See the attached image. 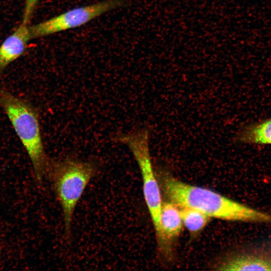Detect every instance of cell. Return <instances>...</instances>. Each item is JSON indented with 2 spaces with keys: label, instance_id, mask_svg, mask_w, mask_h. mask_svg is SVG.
Returning a JSON list of instances; mask_svg holds the SVG:
<instances>
[{
  "label": "cell",
  "instance_id": "8fae6325",
  "mask_svg": "<svg viewBox=\"0 0 271 271\" xmlns=\"http://www.w3.org/2000/svg\"><path fill=\"white\" fill-rule=\"evenodd\" d=\"M39 0H25L22 23L29 25L32 18Z\"/></svg>",
  "mask_w": 271,
  "mask_h": 271
},
{
  "label": "cell",
  "instance_id": "277c9868",
  "mask_svg": "<svg viewBox=\"0 0 271 271\" xmlns=\"http://www.w3.org/2000/svg\"><path fill=\"white\" fill-rule=\"evenodd\" d=\"M150 130L143 128L127 133L117 135V142L126 145L132 153L140 169L143 191L155 231L158 228L163 204L161 190L151 157Z\"/></svg>",
  "mask_w": 271,
  "mask_h": 271
},
{
  "label": "cell",
  "instance_id": "7a4b0ae2",
  "mask_svg": "<svg viewBox=\"0 0 271 271\" xmlns=\"http://www.w3.org/2000/svg\"><path fill=\"white\" fill-rule=\"evenodd\" d=\"M98 167L96 163L67 158L51 159L46 177L52 183L53 188L62 211L64 233L71 235L75 208L87 186L96 175Z\"/></svg>",
  "mask_w": 271,
  "mask_h": 271
},
{
  "label": "cell",
  "instance_id": "9c48e42d",
  "mask_svg": "<svg viewBox=\"0 0 271 271\" xmlns=\"http://www.w3.org/2000/svg\"><path fill=\"white\" fill-rule=\"evenodd\" d=\"M235 139L241 144L271 145V117L245 125Z\"/></svg>",
  "mask_w": 271,
  "mask_h": 271
},
{
  "label": "cell",
  "instance_id": "ba28073f",
  "mask_svg": "<svg viewBox=\"0 0 271 271\" xmlns=\"http://www.w3.org/2000/svg\"><path fill=\"white\" fill-rule=\"evenodd\" d=\"M218 270H271V255L261 252H240L219 263Z\"/></svg>",
  "mask_w": 271,
  "mask_h": 271
},
{
  "label": "cell",
  "instance_id": "7c38bea8",
  "mask_svg": "<svg viewBox=\"0 0 271 271\" xmlns=\"http://www.w3.org/2000/svg\"><path fill=\"white\" fill-rule=\"evenodd\" d=\"M1 252H2V248L1 247H0V255L1 254Z\"/></svg>",
  "mask_w": 271,
  "mask_h": 271
},
{
  "label": "cell",
  "instance_id": "8992f818",
  "mask_svg": "<svg viewBox=\"0 0 271 271\" xmlns=\"http://www.w3.org/2000/svg\"><path fill=\"white\" fill-rule=\"evenodd\" d=\"M183 223L179 207L170 202H163L159 224L155 231L160 252L168 254L172 251V243L180 235Z\"/></svg>",
  "mask_w": 271,
  "mask_h": 271
},
{
  "label": "cell",
  "instance_id": "6da1fadb",
  "mask_svg": "<svg viewBox=\"0 0 271 271\" xmlns=\"http://www.w3.org/2000/svg\"><path fill=\"white\" fill-rule=\"evenodd\" d=\"M158 179L167 201L179 207L199 210L210 218L227 221L268 222L271 215L254 209L206 188L184 182L160 170Z\"/></svg>",
  "mask_w": 271,
  "mask_h": 271
},
{
  "label": "cell",
  "instance_id": "52a82bcc",
  "mask_svg": "<svg viewBox=\"0 0 271 271\" xmlns=\"http://www.w3.org/2000/svg\"><path fill=\"white\" fill-rule=\"evenodd\" d=\"M32 39L30 26L22 23L0 45V75L11 63L26 53Z\"/></svg>",
  "mask_w": 271,
  "mask_h": 271
},
{
  "label": "cell",
  "instance_id": "30bf717a",
  "mask_svg": "<svg viewBox=\"0 0 271 271\" xmlns=\"http://www.w3.org/2000/svg\"><path fill=\"white\" fill-rule=\"evenodd\" d=\"M183 225L192 235L202 231L209 222L210 217L196 209L179 207Z\"/></svg>",
  "mask_w": 271,
  "mask_h": 271
},
{
  "label": "cell",
  "instance_id": "5b68a950",
  "mask_svg": "<svg viewBox=\"0 0 271 271\" xmlns=\"http://www.w3.org/2000/svg\"><path fill=\"white\" fill-rule=\"evenodd\" d=\"M125 3V0H105L70 10L30 27L31 38H42L81 27L103 14L124 6Z\"/></svg>",
  "mask_w": 271,
  "mask_h": 271
},
{
  "label": "cell",
  "instance_id": "3957f363",
  "mask_svg": "<svg viewBox=\"0 0 271 271\" xmlns=\"http://www.w3.org/2000/svg\"><path fill=\"white\" fill-rule=\"evenodd\" d=\"M0 105L29 157L35 178L42 180L50 159L44 149L38 110L28 101L4 89H0Z\"/></svg>",
  "mask_w": 271,
  "mask_h": 271
}]
</instances>
